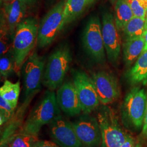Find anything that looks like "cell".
<instances>
[{
  "instance_id": "obj_17",
  "label": "cell",
  "mask_w": 147,
  "mask_h": 147,
  "mask_svg": "<svg viewBox=\"0 0 147 147\" xmlns=\"http://www.w3.org/2000/svg\"><path fill=\"white\" fill-rule=\"evenodd\" d=\"M89 5L88 0H66L63 11L62 30L75 21Z\"/></svg>"
},
{
  "instance_id": "obj_1",
  "label": "cell",
  "mask_w": 147,
  "mask_h": 147,
  "mask_svg": "<svg viewBox=\"0 0 147 147\" xmlns=\"http://www.w3.org/2000/svg\"><path fill=\"white\" fill-rule=\"evenodd\" d=\"M39 25L37 19L29 17L24 19L16 28L12 49L15 60V72L19 75L24 64L37 44Z\"/></svg>"
},
{
  "instance_id": "obj_25",
  "label": "cell",
  "mask_w": 147,
  "mask_h": 147,
  "mask_svg": "<svg viewBox=\"0 0 147 147\" xmlns=\"http://www.w3.org/2000/svg\"><path fill=\"white\" fill-rule=\"evenodd\" d=\"M37 140L38 136L20 131L11 142L10 146L11 147H32Z\"/></svg>"
},
{
  "instance_id": "obj_11",
  "label": "cell",
  "mask_w": 147,
  "mask_h": 147,
  "mask_svg": "<svg viewBox=\"0 0 147 147\" xmlns=\"http://www.w3.org/2000/svg\"><path fill=\"white\" fill-rule=\"evenodd\" d=\"M102 34L107 58L111 63L116 64L119 58L121 50V37L116 26L115 17L106 12L102 16Z\"/></svg>"
},
{
  "instance_id": "obj_4",
  "label": "cell",
  "mask_w": 147,
  "mask_h": 147,
  "mask_svg": "<svg viewBox=\"0 0 147 147\" xmlns=\"http://www.w3.org/2000/svg\"><path fill=\"white\" fill-rule=\"evenodd\" d=\"M147 92L135 87L127 94L121 107V118L125 126L139 130L143 127L147 105Z\"/></svg>"
},
{
  "instance_id": "obj_32",
  "label": "cell",
  "mask_w": 147,
  "mask_h": 147,
  "mask_svg": "<svg viewBox=\"0 0 147 147\" xmlns=\"http://www.w3.org/2000/svg\"><path fill=\"white\" fill-rule=\"evenodd\" d=\"M143 37H144V40H145V46H144L143 51H145L147 50V30H146V31L145 32V33L143 35Z\"/></svg>"
},
{
  "instance_id": "obj_29",
  "label": "cell",
  "mask_w": 147,
  "mask_h": 147,
  "mask_svg": "<svg viewBox=\"0 0 147 147\" xmlns=\"http://www.w3.org/2000/svg\"><path fill=\"white\" fill-rule=\"evenodd\" d=\"M135 142L131 136L127 135L126 141L123 144L121 147H134Z\"/></svg>"
},
{
  "instance_id": "obj_26",
  "label": "cell",
  "mask_w": 147,
  "mask_h": 147,
  "mask_svg": "<svg viewBox=\"0 0 147 147\" xmlns=\"http://www.w3.org/2000/svg\"><path fill=\"white\" fill-rule=\"evenodd\" d=\"M13 108L4 99L0 97V125H3L9 121L15 113Z\"/></svg>"
},
{
  "instance_id": "obj_22",
  "label": "cell",
  "mask_w": 147,
  "mask_h": 147,
  "mask_svg": "<svg viewBox=\"0 0 147 147\" xmlns=\"http://www.w3.org/2000/svg\"><path fill=\"white\" fill-rule=\"evenodd\" d=\"M20 93L19 81L13 83L6 80L0 88V97L8 102L14 109L16 108Z\"/></svg>"
},
{
  "instance_id": "obj_13",
  "label": "cell",
  "mask_w": 147,
  "mask_h": 147,
  "mask_svg": "<svg viewBox=\"0 0 147 147\" xmlns=\"http://www.w3.org/2000/svg\"><path fill=\"white\" fill-rule=\"evenodd\" d=\"M50 125V135L61 147H86L79 140L71 123L59 116Z\"/></svg>"
},
{
  "instance_id": "obj_19",
  "label": "cell",
  "mask_w": 147,
  "mask_h": 147,
  "mask_svg": "<svg viewBox=\"0 0 147 147\" xmlns=\"http://www.w3.org/2000/svg\"><path fill=\"white\" fill-rule=\"evenodd\" d=\"M127 78L132 84L147 83V50L143 51L137 58L135 65L127 74Z\"/></svg>"
},
{
  "instance_id": "obj_33",
  "label": "cell",
  "mask_w": 147,
  "mask_h": 147,
  "mask_svg": "<svg viewBox=\"0 0 147 147\" xmlns=\"http://www.w3.org/2000/svg\"><path fill=\"white\" fill-rule=\"evenodd\" d=\"M13 1V0H1V3L2 2H9V1Z\"/></svg>"
},
{
  "instance_id": "obj_9",
  "label": "cell",
  "mask_w": 147,
  "mask_h": 147,
  "mask_svg": "<svg viewBox=\"0 0 147 147\" xmlns=\"http://www.w3.org/2000/svg\"><path fill=\"white\" fill-rule=\"evenodd\" d=\"M73 82L84 113L89 114L96 110L100 100L89 76L81 70H75L73 73Z\"/></svg>"
},
{
  "instance_id": "obj_12",
  "label": "cell",
  "mask_w": 147,
  "mask_h": 147,
  "mask_svg": "<svg viewBox=\"0 0 147 147\" xmlns=\"http://www.w3.org/2000/svg\"><path fill=\"white\" fill-rule=\"evenodd\" d=\"M90 78L101 104H111L119 98L120 87L114 75L100 71L92 74Z\"/></svg>"
},
{
  "instance_id": "obj_21",
  "label": "cell",
  "mask_w": 147,
  "mask_h": 147,
  "mask_svg": "<svg viewBox=\"0 0 147 147\" xmlns=\"http://www.w3.org/2000/svg\"><path fill=\"white\" fill-rule=\"evenodd\" d=\"M115 11L116 26L119 31H121L126 24L134 17V15L126 0H117Z\"/></svg>"
},
{
  "instance_id": "obj_36",
  "label": "cell",
  "mask_w": 147,
  "mask_h": 147,
  "mask_svg": "<svg viewBox=\"0 0 147 147\" xmlns=\"http://www.w3.org/2000/svg\"><path fill=\"white\" fill-rule=\"evenodd\" d=\"M146 23H147V13H146Z\"/></svg>"
},
{
  "instance_id": "obj_24",
  "label": "cell",
  "mask_w": 147,
  "mask_h": 147,
  "mask_svg": "<svg viewBox=\"0 0 147 147\" xmlns=\"http://www.w3.org/2000/svg\"><path fill=\"white\" fill-rule=\"evenodd\" d=\"M0 54L1 56L8 53L12 48L11 34L4 18L1 15L0 25Z\"/></svg>"
},
{
  "instance_id": "obj_15",
  "label": "cell",
  "mask_w": 147,
  "mask_h": 147,
  "mask_svg": "<svg viewBox=\"0 0 147 147\" xmlns=\"http://www.w3.org/2000/svg\"><path fill=\"white\" fill-rule=\"evenodd\" d=\"M27 7L20 0L3 2L1 16L8 26L13 42L16 28L25 18Z\"/></svg>"
},
{
  "instance_id": "obj_5",
  "label": "cell",
  "mask_w": 147,
  "mask_h": 147,
  "mask_svg": "<svg viewBox=\"0 0 147 147\" xmlns=\"http://www.w3.org/2000/svg\"><path fill=\"white\" fill-rule=\"evenodd\" d=\"M97 119L102 136V147H121L127 135L123 131L113 111L102 106L98 111Z\"/></svg>"
},
{
  "instance_id": "obj_38",
  "label": "cell",
  "mask_w": 147,
  "mask_h": 147,
  "mask_svg": "<svg viewBox=\"0 0 147 147\" xmlns=\"http://www.w3.org/2000/svg\"><path fill=\"white\" fill-rule=\"evenodd\" d=\"M11 147V146H10V145H9V147Z\"/></svg>"
},
{
  "instance_id": "obj_27",
  "label": "cell",
  "mask_w": 147,
  "mask_h": 147,
  "mask_svg": "<svg viewBox=\"0 0 147 147\" xmlns=\"http://www.w3.org/2000/svg\"><path fill=\"white\" fill-rule=\"evenodd\" d=\"M131 7L134 16L145 18L147 9V2L142 0H126Z\"/></svg>"
},
{
  "instance_id": "obj_16",
  "label": "cell",
  "mask_w": 147,
  "mask_h": 147,
  "mask_svg": "<svg viewBox=\"0 0 147 147\" xmlns=\"http://www.w3.org/2000/svg\"><path fill=\"white\" fill-rule=\"evenodd\" d=\"M32 100H25L14 115L8 121V123L3 129L1 138V147H8L16 136L22 128L23 119L27 107Z\"/></svg>"
},
{
  "instance_id": "obj_2",
  "label": "cell",
  "mask_w": 147,
  "mask_h": 147,
  "mask_svg": "<svg viewBox=\"0 0 147 147\" xmlns=\"http://www.w3.org/2000/svg\"><path fill=\"white\" fill-rule=\"evenodd\" d=\"M61 116L54 91H46L42 99L31 111L20 131L38 136L42 126L50 124Z\"/></svg>"
},
{
  "instance_id": "obj_7",
  "label": "cell",
  "mask_w": 147,
  "mask_h": 147,
  "mask_svg": "<svg viewBox=\"0 0 147 147\" xmlns=\"http://www.w3.org/2000/svg\"><path fill=\"white\" fill-rule=\"evenodd\" d=\"M66 0H61L47 12L39 25L37 44L40 48L51 44L61 31Z\"/></svg>"
},
{
  "instance_id": "obj_3",
  "label": "cell",
  "mask_w": 147,
  "mask_h": 147,
  "mask_svg": "<svg viewBox=\"0 0 147 147\" xmlns=\"http://www.w3.org/2000/svg\"><path fill=\"white\" fill-rule=\"evenodd\" d=\"M70 50L67 45L57 48L47 60L42 79V84L54 91L63 84V80L71 61Z\"/></svg>"
},
{
  "instance_id": "obj_8",
  "label": "cell",
  "mask_w": 147,
  "mask_h": 147,
  "mask_svg": "<svg viewBox=\"0 0 147 147\" xmlns=\"http://www.w3.org/2000/svg\"><path fill=\"white\" fill-rule=\"evenodd\" d=\"M82 43L85 51L94 62H105L106 51L99 17L93 16L87 22L83 33Z\"/></svg>"
},
{
  "instance_id": "obj_30",
  "label": "cell",
  "mask_w": 147,
  "mask_h": 147,
  "mask_svg": "<svg viewBox=\"0 0 147 147\" xmlns=\"http://www.w3.org/2000/svg\"><path fill=\"white\" fill-rule=\"evenodd\" d=\"M142 134L144 136L147 137V99L146 109V111H145V115H144V118L143 127H142Z\"/></svg>"
},
{
  "instance_id": "obj_37",
  "label": "cell",
  "mask_w": 147,
  "mask_h": 147,
  "mask_svg": "<svg viewBox=\"0 0 147 147\" xmlns=\"http://www.w3.org/2000/svg\"><path fill=\"white\" fill-rule=\"evenodd\" d=\"M142 1H146V2H147V0H142Z\"/></svg>"
},
{
  "instance_id": "obj_14",
  "label": "cell",
  "mask_w": 147,
  "mask_h": 147,
  "mask_svg": "<svg viewBox=\"0 0 147 147\" xmlns=\"http://www.w3.org/2000/svg\"><path fill=\"white\" fill-rule=\"evenodd\" d=\"M56 99L60 109L67 115L78 116L82 112L79 96L73 82H64L58 88Z\"/></svg>"
},
{
  "instance_id": "obj_6",
  "label": "cell",
  "mask_w": 147,
  "mask_h": 147,
  "mask_svg": "<svg viewBox=\"0 0 147 147\" xmlns=\"http://www.w3.org/2000/svg\"><path fill=\"white\" fill-rule=\"evenodd\" d=\"M45 59L32 51L22 66L25 99L32 100L41 88Z\"/></svg>"
},
{
  "instance_id": "obj_35",
  "label": "cell",
  "mask_w": 147,
  "mask_h": 147,
  "mask_svg": "<svg viewBox=\"0 0 147 147\" xmlns=\"http://www.w3.org/2000/svg\"><path fill=\"white\" fill-rule=\"evenodd\" d=\"M117 0H111V2L112 3H114L115 2H116Z\"/></svg>"
},
{
  "instance_id": "obj_18",
  "label": "cell",
  "mask_w": 147,
  "mask_h": 147,
  "mask_svg": "<svg viewBox=\"0 0 147 147\" xmlns=\"http://www.w3.org/2000/svg\"><path fill=\"white\" fill-rule=\"evenodd\" d=\"M145 46L143 36L124 40L123 57L126 65H131L142 54Z\"/></svg>"
},
{
  "instance_id": "obj_23",
  "label": "cell",
  "mask_w": 147,
  "mask_h": 147,
  "mask_svg": "<svg viewBox=\"0 0 147 147\" xmlns=\"http://www.w3.org/2000/svg\"><path fill=\"white\" fill-rule=\"evenodd\" d=\"M13 72H15V60L13 49L1 56L0 74L1 78L7 79Z\"/></svg>"
},
{
  "instance_id": "obj_20",
  "label": "cell",
  "mask_w": 147,
  "mask_h": 147,
  "mask_svg": "<svg viewBox=\"0 0 147 147\" xmlns=\"http://www.w3.org/2000/svg\"><path fill=\"white\" fill-rule=\"evenodd\" d=\"M147 30L146 18L134 16L126 24L121 31L124 40H126L143 37Z\"/></svg>"
},
{
  "instance_id": "obj_28",
  "label": "cell",
  "mask_w": 147,
  "mask_h": 147,
  "mask_svg": "<svg viewBox=\"0 0 147 147\" xmlns=\"http://www.w3.org/2000/svg\"><path fill=\"white\" fill-rule=\"evenodd\" d=\"M32 147H61L56 143L47 140H41L34 142Z\"/></svg>"
},
{
  "instance_id": "obj_31",
  "label": "cell",
  "mask_w": 147,
  "mask_h": 147,
  "mask_svg": "<svg viewBox=\"0 0 147 147\" xmlns=\"http://www.w3.org/2000/svg\"><path fill=\"white\" fill-rule=\"evenodd\" d=\"M21 2L26 5L27 7H32L37 3V0H20Z\"/></svg>"
},
{
  "instance_id": "obj_34",
  "label": "cell",
  "mask_w": 147,
  "mask_h": 147,
  "mask_svg": "<svg viewBox=\"0 0 147 147\" xmlns=\"http://www.w3.org/2000/svg\"><path fill=\"white\" fill-rule=\"evenodd\" d=\"M88 2H89V4L90 5L91 3H93L94 2L95 0H88Z\"/></svg>"
},
{
  "instance_id": "obj_10",
  "label": "cell",
  "mask_w": 147,
  "mask_h": 147,
  "mask_svg": "<svg viewBox=\"0 0 147 147\" xmlns=\"http://www.w3.org/2000/svg\"><path fill=\"white\" fill-rule=\"evenodd\" d=\"M79 140L86 147H99L102 136L97 118L84 113L71 123Z\"/></svg>"
}]
</instances>
